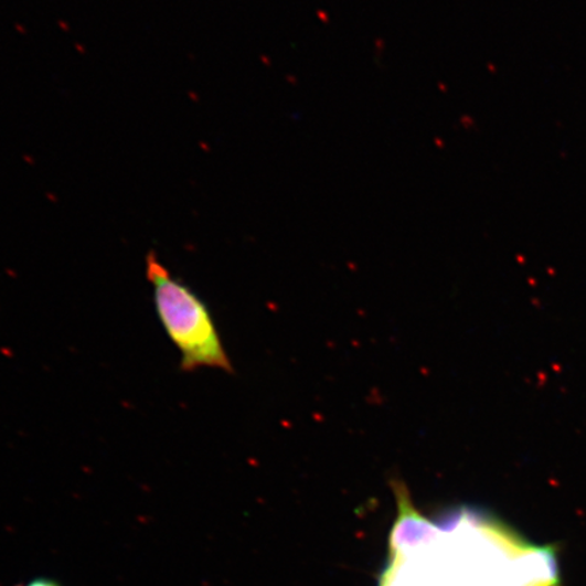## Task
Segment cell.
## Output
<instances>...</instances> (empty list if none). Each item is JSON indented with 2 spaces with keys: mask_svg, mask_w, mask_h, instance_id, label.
<instances>
[{
  "mask_svg": "<svg viewBox=\"0 0 586 586\" xmlns=\"http://www.w3.org/2000/svg\"><path fill=\"white\" fill-rule=\"evenodd\" d=\"M25 586H62V585L57 584L55 579L40 577V578L32 579V582L26 584Z\"/></svg>",
  "mask_w": 586,
  "mask_h": 586,
  "instance_id": "obj_2",
  "label": "cell"
},
{
  "mask_svg": "<svg viewBox=\"0 0 586 586\" xmlns=\"http://www.w3.org/2000/svg\"><path fill=\"white\" fill-rule=\"evenodd\" d=\"M146 277L153 289L159 322L181 354V371L216 369L233 372L205 301L180 278L171 276L156 252L147 254Z\"/></svg>",
  "mask_w": 586,
  "mask_h": 586,
  "instance_id": "obj_1",
  "label": "cell"
}]
</instances>
